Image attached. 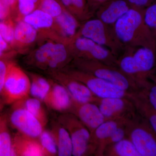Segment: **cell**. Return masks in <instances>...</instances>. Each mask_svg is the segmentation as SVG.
<instances>
[{
	"instance_id": "12",
	"label": "cell",
	"mask_w": 156,
	"mask_h": 156,
	"mask_svg": "<svg viewBox=\"0 0 156 156\" xmlns=\"http://www.w3.org/2000/svg\"><path fill=\"white\" fill-rule=\"evenodd\" d=\"M132 8L128 0H108L95 12V17L113 27L120 19Z\"/></svg>"
},
{
	"instance_id": "22",
	"label": "cell",
	"mask_w": 156,
	"mask_h": 156,
	"mask_svg": "<svg viewBox=\"0 0 156 156\" xmlns=\"http://www.w3.org/2000/svg\"><path fill=\"white\" fill-rule=\"evenodd\" d=\"M37 30L23 20L19 21L14 27L15 42L20 45H28L37 38Z\"/></svg>"
},
{
	"instance_id": "21",
	"label": "cell",
	"mask_w": 156,
	"mask_h": 156,
	"mask_svg": "<svg viewBox=\"0 0 156 156\" xmlns=\"http://www.w3.org/2000/svg\"><path fill=\"white\" fill-rule=\"evenodd\" d=\"M62 5L79 21H86L93 17L89 11L87 0H60Z\"/></svg>"
},
{
	"instance_id": "4",
	"label": "cell",
	"mask_w": 156,
	"mask_h": 156,
	"mask_svg": "<svg viewBox=\"0 0 156 156\" xmlns=\"http://www.w3.org/2000/svg\"><path fill=\"white\" fill-rule=\"evenodd\" d=\"M127 137L135 146L140 156H156V134L137 113L127 124Z\"/></svg>"
},
{
	"instance_id": "39",
	"label": "cell",
	"mask_w": 156,
	"mask_h": 156,
	"mask_svg": "<svg viewBox=\"0 0 156 156\" xmlns=\"http://www.w3.org/2000/svg\"><path fill=\"white\" fill-rule=\"evenodd\" d=\"M108 0H87L88 8L91 14L95 15L96 11L102 4Z\"/></svg>"
},
{
	"instance_id": "3",
	"label": "cell",
	"mask_w": 156,
	"mask_h": 156,
	"mask_svg": "<svg viewBox=\"0 0 156 156\" xmlns=\"http://www.w3.org/2000/svg\"><path fill=\"white\" fill-rule=\"evenodd\" d=\"M80 26L78 35L87 38L105 47L118 57L125 47L120 42L113 28L98 18H90Z\"/></svg>"
},
{
	"instance_id": "14",
	"label": "cell",
	"mask_w": 156,
	"mask_h": 156,
	"mask_svg": "<svg viewBox=\"0 0 156 156\" xmlns=\"http://www.w3.org/2000/svg\"><path fill=\"white\" fill-rule=\"evenodd\" d=\"M134 61L143 79H149L156 69V51L146 47H133Z\"/></svg>"
},
{
	"instance_id": "26",
	"label": "cell",
	"mask_w": 156,
	"mask_h": 156,
	"mask_svg": "<svg viewBox=\"0 0 156 156\" xmlns=\"http://www.w3.org/2000/svg\"><path fill=\"white\" fill-rule=\"evenodd\" d=\"M131 100L133 101L136 112L152 128L156 134V112L151 108L145 101L133 93Z\"/></svg>"
},
{
	"instance_id": "18",
	"label": "cell",
	"mask_w": 156,
	"mask_h": 156,
	"mask_svg": "<svg viewBox=\"0 0 156 156\" xmlns=\"http://www.w3.org/2000/svg\"><path fill=\"white\" fill-rule=\"evenodd\" d=\"M54 19L65 41L69 43L77 34L80 26L79 20L66 9Z\"/></svg>"
},
{
	"instance_id": "8",
	"label": "cell",
	"mask_w": 156,
	"mask_h": 156,
	"mask_svg": "<svg viewBox=\"0 0 156 156\" xmlns=\"http://www.w3.org/2000/svg\"><path fill=\"white\" fill-rule=\"evenodd\" d=\"M30 82L27 75L14 65L8 66L2 92L9 102L24 99L30 92Z\"/></svg>"
},
{
	"instance_id": "2",
	"label": "cell",
	"mask_w": 156,
	"mask_h": 156,
	"mask_svg": "<svg viewBox=\"0 0 156 156\" xmlns=\"http://www.w3.org/2000/svg\"><path fill=\"white\" fill-rule=\"evenodd\" d=\"M74 63L77 69L108 81L126 92L134 93L138 90L137 84L117 66L79 58H75Z\"/></svg>"
},
{
	"instance_id": "24",
	"label": "cell",
	"mask_w": 156,
	"mask_h": 156,
	"mask_svg": "<svg viewBox=\"0 0 156 156\" xmlns=\"http://www.w3.org/2000/svg\"><path fill=\"white\" fill-rule=\"evenodd\" d=\"M137 85L138 90L134 93L156 112V83L149 79H145Z\"/></svg>"
},
{
	"instance_id": "42",
	"label": "cell",
	"mask_w": 156,
	"mask_h": 156,
	"mask_svg": "<svg viewBox=\"0 0 156 156\" xmlns=\"http://www.w3.org/2000/svg\"><path fill=\"white\" fill-rule=\"evenodd\" d=\"M5 4L10 9L14 8L17 5L18 0H2Z\"/></svg>"
},
{
	"instance_id": "33",
	"label": "cell",
	"mask_w": 156,
	"mask_h": 156,
	"mask_svg": "<svg viewBox=\"0 0 156 156\" xmlns=\"http://www.w3.org/2000/svg\"><path fill=\"white\" fill-rule=\"evenodd\" d=\"M16 155L10 134L7 131L0 132V156Z\"/></svg>"
},
{
	"instance_id": "6",
	"label": "cell",
	"mask_w": 156,
	"mask_h": 156,
	"mask_svg": "<svg viewBox=\"0 0 156 156\" xmlns=\"http://www.w3.org/2000/svg\"><path fill=\"white\" fill-rule=\"evenodd\" d=\"M63 125L71 137L73 156L95 154L96 149L92 143L91 132L77 117L73 114L66 115Z\"/></svg>"
},
{
	"instance_id": "13",
	"label": "cell",
	"mask_w": 156,
	"mask_h": 156,
	"mask_svg": "<svg viewBox=\"0 0 156 156\" xmlns=\"http://www.w3.org/2000/svg\"><path fill=\"white\" fill-rule=\"evenodd\" d=\"M62 85L67 89L73 100L80 103H97L99 98L95 96L88 87L67 73L60 76Z\"/></svg>"
},
{
	"instance_id": "20",
	"label": "cell",
	"mask_w": 156,
	"mask_h": 156,
	"mask_svg": "<svg viewBox=\"0 0 156 156\" xmlns=\"http://www.w3.org/2000/svg\"><path fill=\"white\" fill-rule=\"evenodd\" d=\"M103 156H140L135 146L128 137L107 147Z\"/></svg>"
},
{
	"instance_id": "34",
	"label": "cell",
	"mask_w": 156,
	"mask_h": 156,
	"mask_svg": "<svg viewBox=\"0 0 156 156\" xmlns=\"http://www.w3.org/2000/svg\"><path fill=\"white\" fill-rule=\"evenodd\" d=\"M128 122L119 126L110 137L106 140L102 147V156H103L104 152L107 147L127 137V124Z\"/></svg>"
},
{
	"instance_id": "41",
	"label": "cell",
	"mask_w": 156,
	"mask_h": 156,
	"mask_svg": "<svg viewBox=\"0 0 156 156\" xmlns=\"http://www.w3.org/2000/svg\"><path fill=\"white\" fill-rule=\"evenodd\" d=\"M9 48V44L4 40L0 34V57L4 55Z\"/></svg>"
},
{
	"instance_id": "5",
	"label": "cell",
	"mask_w": 156,
	"mask_h": 156,
	"mask_svg": "<svg viewBox=\"0 0 156 156\" xmlns=\"http://www.w3.org/2000/svg\"><path fill=\"white\" fill-rule=\"evenodd\" d=\"M74 58L95 60L117 66L118 57L108 49L77 34L69 44Z\"/></svg>"
},
{
	"instance_id": "28",
	"label": "cell",
	"mask_w": 156,
	"mask_h": 156,
	"mask_svg": "<svg viewBox=\"0 0 156 156\" xmlns=\"http://www.w3.org/2000/svg\"><path fill=\"white\" fill-rule=\"evenodd\" d=\"M24 108L36 117L42 125L44 126L47 119L44 111L42 107L41 100L35 98H28L24 102Z\"/></svg>"
},
{
	"instance_id": "15",
	"label": "cell",
	"mask_w": 156,
	"mask_h": 156,
	"mask_svg": "<svg viewBox=\"0 0 156 156\" xmlns=\"http://www.w3.org/2000/svg\"><path fill=\"white\" fill-rule=\"evenodd\" d=\"M129 120L126 119L106 120L91 133L92 143L96 148L95 155L102 156V147L106 140L119 126Z\"/></svg>"
},
{
	"instance_id": "35",
	"label": "cell",
	"mask_w": 156,
	"mask_h": 156,
	"mask_svg": "<svg viewBox=\"0 0 156 156\" xmlns=\"http://www.w3.org/2000/svg\"><path fill=\"white\" fill-rule=\"evenodd\" d=\"M41 0H18L17 7L21 15L24 16L30 14L37 9L40 5Z\"/></svg>"
},
{
	"instance_id": "9",
	"label": "cell",
	"mask_w": 156,
	"mask_h": 156,
	"mask_svg": "<svg viewBox=\"0 0 156 156\" xmlns=\"http://www.w3.org/2000/svg\"><path fill=\"white\" fill-rule=\"evenodd\" d=\"M96 104L106 120H131L137 114L133 101L126 98H99Z\"/></svg>"
},
{
	"instance_id": "17",
	"label": "cell",
	"mask_w": 156,
	"mask_h": 156,
	"mask_svg": "<svg viewBox=\"0 0 156 156\" xmlns=\"http://www.w3.org/2000/svg\"><path fill=\"white\" fill-rule=\"evenodd\" d=\"M117 64L120 70L134 81L137 85L144 80L141 77L134 61L133 47H125L123 52L118 57Z\"/></svg>"
},
{
	"instance_id": "30",
	"label": "cell",
	"mask_w": 156,
	"mask_h": 156,
	"mask_svg": "<svg viewBox=\"0 0 156 156\" xmlns=\"http://www.w3.org/2000/svg\"><path fill=\"white\" fill-rule=\"evenodd\" d=\"M54 19L61 14L65 9L60 0H41L39 8Z\"/></svg>"
},
{
	"instance_id": "16",
	"label": "cell",
	"mask_w": 156,
	"mask_h": 156,
	"mask_svg": "<svg viewBox=\"0 0 156 156\" xmlns=\"http://www.w3.org/2000/svg\"><path fill=\"white\" fill-rule=\"evenodd\" d=\"M45 101L54 109L64 111L70 110L72 105L73 99L63 85L55 84L51 87Z\"/></svg>"
},
{
	"instance_id": "38",
	"label": "cell",
	"mask_w": 156,
	"mask_h": 156,
	"mask_svg": "<svg viewBox=\"0 0 156 156\" xmlns=\"http://www.w3.org/2000/svg\"><path fill=\"white\" fill-rule=\"evenodd\" d=\"M8 66L4 61L0 60V93L2 92L4 88Z\"/></svg>"
},
{
	"instance_id": "19",
	"label": "cell",
	"mask_w": 156,
	"mask_h": 156,
	"mask_svg": "<svg viewBox=\"0 0 156 156\" xmlns=\"http://www.w3.org/2000/svg\"><path fill=\"white\" fill-rule=\"evenodd\" d=\"M31 138L24 135L17 140L16 145L14 147L16 155L40 156L45 155L41 144Z\"/></svg>"
},
{
	"instance_id": "25",
	"label": "cell",
	"mask_w": 156,
	"mask_h": 156,
	"mask_svg": "<svg viewBox=\"0 0 156 156\" xmlns=\"http://www.w3.org/2000/svg\"><path fill=\"white\" fill-rule=\"evenodd\" d=\"M54 136L57 144L58 155H73V144L69 132L64 126H59Z\"/></svg>"
},
{
	"instance_id": "10",
	"label": "cell",
	"mask_w": 156,
	"mask_h": 156,
	"mask_svg": "<svg viewBox=\"0 0 156 156\" xmlns=\"http://www.w3.org/2000/svg\"><path fill=\"white\" fill-rule=\"evenodd\" d=\"M10 119L15 128L23 135L31 138L39 137L44 131V126L41 122L24 108L14 110Z\"/></svg>"
},
{
	"instance_id": "29",
	"label": "cell",
	"mask_w": 156,
	"mask_h": 156,
	"mask_svg": "<svg viewBox=\"0 0 156 156\" xmlns=\"http://www.w3.org/2000/svg\"><path fill=\"white\" fill-rule=\"evenodd\" d=\"M40 142L45 155H53L58 153L57 144L54 135L48 131H43L40 136Z\"/></svg>"
},
{
	"instance_id": "40",
	"label": "cell",
	"mask_w": 156,
	"mask_h": 156,
	"mask_svg": "<svg viewBox=\"0 0 156 156\" xmlns=\"http://www.w3.org/2000/svg\"><path fill=\"white\" fill-rule=\"evenodd\" d=\"M10 9L0 0V20L5 19L9 14Z\"/></svg>"
},
{
	"instance_id": "37",
	"label": "cell",
	"mask_w": 156,
	"mask_h": 156,
	"mask_svg": "<svg viewBox=\"0 0 156 156\" xmlns=\"http://www.w3.org/2000/svg\"><path fill=\"white\" fill-rule=\"evenodd\" d=\"M131 7L144 10L154 0H128Z\"/></svg>"
},
{
	"instance_id": "32",
	"label": "cell",
	"mask_w": 156,
	"mask_h": 156,
	"mask_svg": "<svg viewBox=\"0 0 156 156\" xmlns=\"http://www.w3.org/2000/svg\"><path fill=\"white\" fill-rule=\"evenodd\" d=\"M144 20L156 40V0L144 10Z\"/></svg>"
},
{
	"instance_id": "7",
	"label": "cell",
	"mask_w": 156,
	"mask_h": 156,
	"mask_svg": "<svg viewBox=\"0 0 156 156\" xmlns=\"http://www.w3.org/2000/svg\"><path fill=\"white\" fill-rule=\"evenodd\" d=\"M67 73L85 84L96 97L99 98H126L131 99L133 93L122 90L108 81L78 69H71Z\"/></svg>"
},
{
	"instance_id": "11",
	"label": "cell",
	"mask_w": 156,
	"mask_h": 156,
	"mask_svg": "<svg viewBox=\"0 0 156 156\" xmlns=\"http://www.w3.org/2000/svg\"><path fill=\"white\" fill-rule=\"evenodd\" d=\"M69 111L80 120L91 133L106 121L97 105L93 102L80 103L73 100Z\"/></svg>"
},
{
	"instance_id": "27",
	"label": "cell",
	"mask_w": 156,
	"mask_h": 156,
	"mask_svg": "<svg viewBox=\"0 0 156 156\" xmlns=\"http://www.w3.org/2000/svg\"><path fill=\"white\" fill-rule=\"evenodd\" d=\"M51 88L49 82L44 78L34 77L30 83V92L34 98L45 101Z\"/></svg>"
},
{
	"instance_id": "36",
	"label": "cell",
	"mask_w": 156,
	"mask_h": 156,
	"mask_svg": "<svg viewBox=\"0 0 156 156\" xmlns=\"http://www.w3.org/2000/svg\"><path fill=\"white\" fill-rule=\"evenodd\" d=\"M0 34L8 44H13L15 42L14 27L9 23L0 22Z\"/></svg>"
},
{
	"instance_id": "43",
	"label": "cell",
	"mask_w": 156,
	"mask_h": 156,
	"mask_svg": "<svg viewBox=\"0 0 156 156\" xmlns=\"http://www.w3.org/2000/svg\"><path fill=\"white\" fill-rule=\"evenodd\" d=\"M149 80H151L152 81L156 83V75L154 74L150 78Z\"/></svg>"
},
{
	"instance_id": "23",
	"label": "cell",
	"mask_w": 156,
	"mask_h": 156,
	"mask_svg": "<svg viewBox=\"0 0 156 156\" xmlns=\"http://www.w3.org/2000/svg\"><path fill=\"white\" fill-rule=\"evenodd\" d=\"M54 18L44 11L37 9L23 17V21L30 24L37 30L50 28L53 25Z\"/></svg>"
},
{
	"instance_id": "1",
	"label": "cell",
	"mask_w": 156,
	"mask_h": 156,
	"mask_svg": "<svg viewBox=\"0 0 156 156\" xmlns=\"http://www.w3.org/2000/svg\"><path fill=\"white\" fill-rule=\"evenodd\" d=\"M144 11L132 7L113 28L125 47H146L156 51V40L146 23Z\"/></svg>"
},
{
	"instance_id": "31",
	"label": "cell",
	"mask_w": 156,
	"mask_h": 156,
	"mask_svg": "<svg viewBox=\"0 0 156 156\" xmlns=\"http://www.w3.org/2000/svg\"><path fill=\"white\" fill-rule=\"evenodd\" d=\"M55 43L48 42L39 47L35 53V58L39 64L48 66L51 59Z\"/></svg>"
}]
</instances>
